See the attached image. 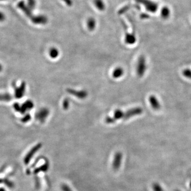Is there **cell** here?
<instances>
[{"label":"cell","instance_id":"1","mask_svg":"<svg viewBox=\"0 0 191 191\" xmlns=\"http://www.w3.org/2000/svg\"><path fill=\"white\" fill-rule=\"evenodd\" d=\"M147 70V63L145 56L141 55L140 56L137 60V76L141 78L145 74V71Z\"/></svg>","mask_w":191,"mask_h":191},{"label":"cell","instance_id":"2","mask_svg":"<svg viewBox=\"0 0 191 191\" xmlns=\"http://www.w3.org/2000/svg\"><path fill=\"white\" fill-rule=\"evenodd\" d=\"M143 113V109L141 107H135V108H131L129 110H127L124 112V115L123 120H127L130 118L139 115Z\"/></svg>","mask_w":191,"mask_h":191},{"label":"cell","instance_id":"3","mask_svg":"<svg viewBox=\"0 0 191 191\" xmlns=\"http://www.w3.org/2000/svg\"><path fill=\"white\" fill-rule=\"evenodd\" d=\"M50 114V110L46 108H41L36 114V119L40 123H44Z\"/></svg>","mask_w":191,"mask_h":191},{"label":"cell","instance_id":"4","mask_svg":"<svg viewBox=\"0 0 191 191\" xmlns=\"http://www.w3.org/2000/svg\"><path fill=\"white\" fill-rule=\"evenodd\" d=\"M67 92H69L70 95L74 96L81 99H85L88 96V92L85 90H76L73 89L68 88L67 89Z\"/></svg>","mask_w":191,"mask_h":191},{"label":"cell","instance_id":"5","mask_svg":"<svg viewBox=\"0 0 191 191\" xmlns=\"http://www.w3.org/2000/svg\"><path fill=\"white\" fill-rule=\"evenodd\" d=\"M122 160V154L120 152H117L115 154L113 161V168L114 170H118L120 168Z\"/></svg>","mask_w":191,"mask_h":191},{"label":"cell","instance_id":"6","mask_svg":"<svg viewBox=\"0 0 191 191\" xmlns=\"http://www.w3.org/2000/svg\"><path fill=\"white\" fill-rule=\"evenodd\" d=\"M26 84L25 82H23L19 87L15 88V96L17 99L22 98L26 92Z\"/></svg>","mask_w":191,"mask_h":191},{"label":"cell","instance_id":"7","mask_svg":"<svg viewBox=\"0 0 191 191\" xmlns=\"http://www.w3.org/2000/svg\"><path fill=\"white\" fill-rule=\"evenodd\" d=\"M34 106L33 102L31 100H27L24 103L20 105V109L19 110V113H20L22 114H25L26 113L31 110Z\"/></svg>","mask_w":191,"mask_h":191},{"label":"cell","instance_id":"8","mask_svg":"<svg viewBox=\"0 0 191 191\" xmlns=\"http://www.w3.org/2000/svg\"><path fill=\"white\" fill-rule=\"evenodd\" d=\"M149 101L152 108L156 110L160 109L161 108V105H160L159 101L158 100V98L156 97V96L153 95L150 96L149 97Z\"/></svg>","mask_w":191,"mask_h":191},{"label":"cell","instance_id":"9","mask_svg":"<svg viewBox=\"0 0 191 191\" xmlns=\"http://www.w3.org/2000/svg\"><path fill=\"white\" fill-rule=\"evenodd\" d=\"M18 7L25 13V15H26L27 17H31V9L26 5L24 1H22L19 2L18 4Z\"/></svg>","mask_w":191,"mask_h":191},{"label":"cell","instance_id":"10","mask_svg":"<svg viewBox=\"0 0 191 191\" xmlns=\"http://www.w3.org/2000/svg\"><path fill=\"white\" fill-rule=\"evenodd\" d=\"M42 147V144L41 143H38L37 145H35L34 147L32 148V149L30 150V151L29 152V154L27 155L26 156V158L25 159V162L27 164L29 162V160L32 158V157L34 154H35L38 150L40 149V148Z\"/></svg>","mask_w":191,"mask_h":191},{"label":"cell","instance_id":"11","mask_svg":"<svg viewBox=\"0 0 191 191\" xmlns=\"http://www.w3.org/2000/svg\"><path fill=\"white\" fill-rule=\"evenodd\" d=\"M31 20L33 23H35V24H39V25L43 24H43H45L47 23V19L45 16H40L33 17L31 19Z\"/></svg>","mask_w":191,"mask_h":191},{"label":"cell","instance_id":"12","mask_svg":"<svg viewBox=\"0 0 191 191\" xmlns=\"http://www.w3.org/2000/svg\"><path fill=\"white\" fill-rule=\"evenodd\" d=\"M124 73V71L121 67H117L113 72V77L115 79H118L122 76Z\"/></svg>","mask_w":191,"mask_h":191},{"label":"cell","instance_id":"13","mask_svg":"<svg viewBox=\"0 0 191 191\" xmlns=\"http://www.w3.org/2000/svg\"><path fill=\"white\" fill-rule=\"evenodd\" d=\"M125 41L127 44H130V45L134 44L136 42V38L133 34L127 33L125 36Z\"/></svg>","mask_w":191,"mask_h":191},{"label":"cell","instance_id":"14","mask_svg":"<svg viewBox=\"0 0 191 191\" xmlns=\"http://www.w3.org/2000/svg\"><path fill=\"white\" fill-rule=\"evenodd\" d=\"M124 112H123L122 110L120 109H116L114 112V116L113 118L116 120H119L120 119H123L124 118Z\"/></svg>","mask_w":191,"mask_h":191},{"label":"cell","instance_id":"15","mask_svg":"<svg viewBox=\"0 0 191 191\" xmlns=\"http://www.w3.org/2000/svg\"><path fill=\"white\" fill-rule=\"evenodd\" d=\"M49 54L51 58H56L59 55V52L58 50L56 48L53 47L50 49V52H49Z\"/></svg>","mask_w":191,"mask_h":191},{"label":"cell","instance_id":"16","mask_svg":"<svg viewBox=\"0 0 191 191\" xmlns=\"http://www.w3.org/2000/svg\"><path fill=\"white\" fill-rule=\"evenodd\" d=\"M12 99V96L8 93L0 94V101L8 102Z\"/></svg>","mask_w":191,"mask_h":191},{"label":"cell","instance_id":"17","mask_svg":"<svg viewBox=\"0 0 191 191\" xmlns=\"http://www.w3.org/2000/svg\"><path fill=\"white\" fill-rule=\"evenodd\" d=\"M88 28L90 31L94 30L95 28L96 22L95 19L93 18H90L88 20L87 23Z\"/></svg>","mask_w":191,"mask_h":191},{"label":"cell","instance_id":"18","mask_svg":"<svg viewBox=\"0 0 191 191\" xmlns=\"http://www.w3.org/2000/svg\"><path fill=\"white\" fill-rule=\"evenodd\" d=\"M95 4L98 10H104L105 9V4L102 0H95Z\"/></svg>","mask_w":191,"mask_h":191},{"label":"cell","instance_id":"19","mask_svg":"<svg viewBox=\"0 0 191 191\" xmlns=\"http://www.w3.org/2000/svg\"><path fill=\"white\" fill-rule=\"evenodd\" d=\"M183 75L187 79H191V69H185L182 71Z\"/></svg>","mask_w":191,"mask_h":191},{"label":"cell","instance_id":"20","mask_svg":"<svg viewBox=\"0 0 191 191\" xmlns=\"http://www.w3.org/2000/svg\"><path fill=\"white\" fill-rule=\"evenodd\" d=\"M152 187L154 191H164V189L159 183H154Z\"/></svg>","mask_w":191,"mask_h":191},{"label":"cell","instance_id":"21","mask_svg":"<svg viewBox=\"0 0 191 191\" xmlns=\"http://www.w3.org/2000/svg\"><path fill=\"white\" fill-rule=\"evenodd\" d=\"M70 106V101L68 98H65L63 102V107L65 110H67L69 108Z\"/></svg>","mask_w":191,"mask_h":191},{"label":"cell","instance_id":"22","mask_svg":"<svg viewBox=\"0 0 191 191\" xmlns=\"http://www.w3.org/2000/svg\"><path fill=\"white\" fill-rule=\"evenodd\" d=\"M48 168V165L46 164L44 165L43 166H42V167H40V168H38L37 169H36L35 172H40L41 171L45 172L46 170H47Z\"/></svg>","mask_w":191,"mask_h":191},{"label":"cell","instance_id":"23","mask_svg":"<svg viewBox=\"0 0 191 191\" xmlns=\"http://www.w3.org/2000/svg\"><path fill=\"white\" fill-rule=\"evenodd\" d=\"M31 119V116L29 114H26L24 115V116L21 119V121L23 123H27Z\"/></svg>","mask_w":191,"mask_h":191},{"label":"cell","instance_id":"24","mask_svg":"<svg viewBox=\"0 0 191 191\" xmlns=\"http://www.w3.org/2000/svg\"><path fill=\"white\" fill-rule=\"evenodd\" d=\"M28 4L29 5V7L31 9H33L36 5L35 0H27Z\"/></svg>","mask_w":191,"mask_h":191},{"label":"cell","instance_id":"25","mask_svg":"<svg viewBox=\"0 0 191 191\" xmlns=\"http://www.w3.org/2000/svg\"><path fill=\"white\" fill-rule=\"evenodd\" d=\"M105 121L107 124H113V123H114L116 122V120L113 118V117H106Z\"/></svg>","mask_w":191,"mask_h":191},{"label":"cell","instance_id":"26","mask_svg":"<svg viewBox=\"0 0 191 191\" xmlns=\"http://www.w3.org/2000/svg\"><path fill=\"white\" fill-rule=\"evenodd\" d=\"M61 189H62L63 191H72L71 190V189L70 188L69 186L66 185V184H62L61 186Z\"/></svg>","mask_w":191,"mask_h":191},{"label":"cell","instance_id":"27","mask_svg":"<svg viewBox=\"0 0 191 191\" xmlns=\"http://www.w3.org/2000/svg\"><path fill=\"white\" fill-rule=\"evenodd\" d=\"M162 15H163V16H164V17H167L168 16V15H169V11H168V9H165L162 11Z\"/></svg>","mask_w":191,"mask_h":191},{"label":"cell","instance_id":"28","mask_svg":"<svg viewBox=\"0 0 191 191\" xmlns=\"http://www.w3.org/2000/svg\"><path fill=\"white\" fill-rule=\"evenodd\" d=\"M5 19V15L3 13L0 11V21H4Z\"/></svg>","mask_w":191,"mask_h":191},{"label":"cell","instance_id":"29","mask_svg":"<svg viewBox=\"0 0 191 191\" xmlns=\"http://www.w3.org/2000/svg\"><path fill=\"white\" fill-rule=\"evenodd\" d=\"M2 65L1 64H0V72H1V71H2Z\"/></svg>","mask_w":191,"mask_h":191},{"label":"cell","instance_id":"30","mask_svg":"<svg viewBox=\"0 0 191 191\" xmlns=\"http://www.w3.org/2000/svg\"><path fill=\"white\" fill-rule=\"evenodd\" d=\"M5 1V0H0V1Z\"/></svg>","mask_w":191,"mask_h":191},{"label":"cell","instance_id":"31","mask_svg":"<svg viewBox=\"0 0 191 191\" xmlns=\"http://www.w3.org/2000/svg\"><path fill=\"white\" fill-rule=\"evenodd\" d=\"M175 191H179V190H175Z\"/></svg>","mask_w":191,"mask_h":191}]
</instances>
